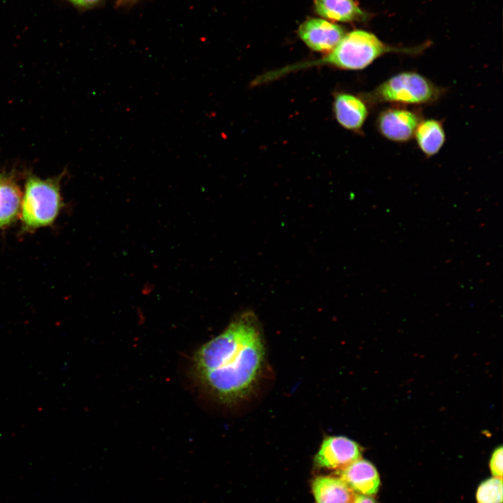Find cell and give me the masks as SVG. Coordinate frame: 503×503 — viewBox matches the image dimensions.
I'll list each match as a JSON object with an SVG mask.
<instances>
[{"mask_svg":"<svg viewBox=\"0 0 503 503\" xmlns=\"http://www.w3.org/2000/svg\"><path fill=\"white\" fill-rule=\"evenodd\" d=\"M265 358L259 321L253 312L245 311L196 351L191 362L192 375L219 402L233 404L254 391Z\"/></svg>","mask_w":503,"mask_h":503,"instance_id":"6da1fadb","label":"cell"},{"mask_svg":"<svg viewBox=\"0 0 503 503\" xmlns=\"http://www.w3.org/2000/svg\"><path fill=\"white\" fill-rule=\"evenodd\" d=\"M425 45L397 48L384 43L374 34L354 30L345 34L340 43L326 56L313 61L297 64L300 69L328 65L340 69L357 71L367 68L380 57L391 52L418 54Z\"/></svg>","mask_w":503,"mask_h":503,"instance_id":"7a4b0ae2","label":"cell"},{"mask_svg":"<svg viewBox=\"0 0 503 503\" xmlns=\"http://www.w3.org/2000/svg\"><path fill=\"white\" fill-rule=\"evenodd\" d=\"M59 181L35 175L27 178L20 212L22 231H34L55 222L64 205Z\"/></svg>","mask_w":503,"mask_h":503,"instance_id":"3957f363","label":"cell"},{"mask_svg":"<svg viewBox=\"0 0 503 503\" xmlns=\"http://www.w3.org/2000/svg\"><path fill=\"white\" fill-rule=\"evenodd\" d=\"M443 92L424 75L414 71H404L392 75L360 96L367 105L386 103L418 105L435 102Z\"/></svg>","mask_w":503,"mask_h":503,"instance_id":"277c9868","label":"cell"},{"mask_svg":"<svg viewBox=\"0 0 503 503\" xmlns=\"http://www.w3.org/2000/svg\"><path fill=\"white\" fill-rule=\"evenodd\" d=\"M422 119L418 112L395 106L388 108L379 114L376 127L387 140L405 143L414 138L416 127Z\"/></svg>","mask_w":503,"mask_h":503,"instance_id":"5b68a950","label":"cell"},{"mask_svg":"<svg viewBox=\"0 0 503 503\" xmlns=\"http://www.w3.org/2000/svg\"><path fill=\"white\" fill-rule=\"evenodd\" d=\"M360 457V446L355 441L344 436H328L322 441L314 462L319 467L339 471Z\"/></svg>","mask_w":503,"mask_h":503,"instance_id":"8992f818","label":"cell"},{"mask_svg":"<svg viewBox=\"0 0 503 503\" xmlns=\"http://www.w3.org/2000/svg\"><path fill=\"white\" fill-rule=\"evenodd\" d=\"M298 34L311 50L328 53L340 43L346 33L339 24L321 18H310L300 25Z\"/></svg>","mask_w":503,"mask_h":503,"instance_id":"52a82bcc","label":"cell"},{"mask_svg":"<svg viewBox=\"0 0 503 503\" xmlns=\"http://www.w3.org/2000/svg\"><path fill=\"white\" fill-rule=\"evenodd\" d=\"M333 112L341 126L356 133L361 131L369 114L367 103L360 95L345 92L335 95Z\"/></svg>","mask_w":503,"mask_h":503,"instance_id":"ba28073f","label":"cell"},{"mask_svg":"<svg viewBox=\"0 0 503 503\" xmlns=\"http://www.w3.org/2000/svg\"><path fill=\"white\" fill-rule=\"evenodd\" d=\"M353 491L365 495H374L379 489L380 479L375 467L369 461L359 458L337 472Z\"/></svg>","mask_w":503,"mask_h":503,"instance_id":"9c48e42d","label":"cell"},{"mask_svg":"<svg viewBox=\"0 0 503 503\" xmlns=\"http://www.w3.org/2000/svg\"><path fill=\"white\" fill-rule=\"evenodd\" d=\"M312 486L316 503H353L357 495L339 476H318Z\"/></svg>","mask_w":503,"mask_h":503,"instance_id":"30bf717a","label":"cell"},{"mask_svg":"<svg viewBox=\"0 0 503 503\" xmlns=\"http://www.w3.org/2000/svg\"><path fill=\"white\" fill-rule=\"evenodd\" d=\"M22 195L15 179L0 173V230L9 227L20 217Z\"/></svg>","mask_w":503,"mask_h":503,"instance_id":"8fae6325","label":"cell"},{"mask_svg":"<svg viewBox=\"0 0 503 503\" xmlns=\"http://www.w3.org/2000/svg\"><path fill=\"white\" fill-rule=\"evenodd\" d=\"M314 7L320 16L337 22L365 21L368 17L355 0H314Z\"/></svg>","mask_w":503,"mask_h":503,"instance_id":"7c38bea8","label":"cell"},{"mask_svg":"<svg viewBox=\"0 0 503 503\" xmlns=\"http://www.w3.org/2000/svg\"><path fill=\"white\" fill-rule=\"evenodd\" d=\"M414 138L420 150L428 157L437 154L446 141V133L441 121L422 119L416 127Z\"/></svg>","mask_w":503,"mask_h":503,"instance_id":"4fadbf2b","label":"cell"},{"mask_svg":"<svg viewBox=\"0 0 503 503\" xmlns=\"http://www.w3.org/2000/svg\"><path fill=\"white\" fill-rule=\"evenodd\" d=\"M477 503H502V479L490 478L482 482L476 492Z\"/></svg>","mask_w":503,"mask_h":503,"instance_id":"5bb4252c","label":"cell"},{"mask_svg":"<svg viewBox=\"0 0 503 503\" xmlns=\"http://www.w3.org/2000/svg\"><path fill=\"white\" fill-rule=\"evenodd\" d=\"M67 4L71 6L80 12L99 8L104 5L105 0H64Z\"/></svg>","mask_w":503,"mask_h":503,"instance_id":"9a60e30c","label":"cell"},{"mask_svg":"<svg viewBox=\"0 0 503 503\" xmlns=\"http://www.w3.org/2000/svg\"><path fill=\"white\" fill-rule=\"evenodd\" d=\"M502 446L495 449L493 451L490 460V469L495 477L502 478Z\"/></svg>","mask_w":503,"mask_h":503,"instance_id":"2e32d148","label":"cell"},{"mask_svg":"<svg viewBox=\"0 0 503 503\" xmlns=\"http://www.w3.org/2000/svg\"><path fill=\"white\" fill-rule=\"evenodd\" d=\"M139 1L140 0H115V7L117 8H129Z\"/></svg>","mask_w":503,"mask_h":503,"instance_id":"e0dca14e","label":"cell"},{"mask_svg":"<svg viewBox=\"0 0 503 503\" xmlns=\"http://www.w3.org/2000/svg\"><path fill=\"white\" fill-rule=\"evenodd\" d=\"M353 503H376V502L368 495L357 494Z\"/></svg>","mask_w":503,"mask_h":503,"instance_id":"ac0fdd59","label":"cell"}]
</instances>
